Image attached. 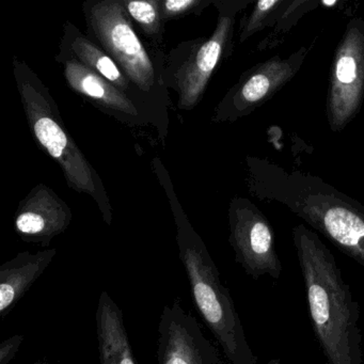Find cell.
Wrapping results in <instances>:
<instances>
[{"mask_svg":"<svg viewBox=\"0 0 364 364\" xmlns=\"http://www.w3.org/2000/svg\"><path fill=\"white\" fill-rule=\"evenodd\" d=\"M246 166L251 195L284 206L364 267V205L299 170L289 171L252 156L247 157Z\"/></svg>","mask_w":364,"mask_h":364,"instance_id":"cell-1","label":"cell"},{"mask_svg":"<svg viewBox=\"0 0 364 364\" xmlns=\"http://www.w3.org/2000/svg\"><path fill=\"white\" fill-rule=\"evenodd\" d=\"M309 315L328 364H362L360 306L345 282L336 257L319 236L304 225L291 231Z\"/></svg>","mask_w":364,"mask_h":364,"instance_id":"cell-2","label":"cell"},{"mask_svg":"<svg viewBox=\"0 0 364 364\" xmlns=\"http://www.w3.org/2000/svg\"><path fill=\"white\" fill-rule=\"evenodd\" d=\"M171 196L176 225L180 259L191 285V297L198 312L232 364H257L244 326L229 289L221 282L220 272L199 234L185 216L173 191L164 182Z\"/></svg>","mask_w":364,"mask_h":364,"instance_id":"cell-3","label":"cell"},{"mask_svg":"<svg viewBox=\"0 0 364 364\" xmlns=\"http://www.w3.org/2000/svg\"><path fill=\"white\" fill-rule=\"evenodd\" d=\"M14 72L33 139L58 164L70 188L90 196L112 225L114 214L103 182L70 135L48 87L24 61L14 58Z\"/></svg>","mask_w":364,"mask_h":364,"instance_id":"cell-4","label":"cell"},{"mask_svg":"<svg viewBox=\"0 0 364 364\" xmlns=\"http://www.w3.org/2000/svg\"><path fill=\"white\" fill-rule=\"evenodd\" d=\"M82 8L89 37L116 61L134 88L144 95H153L159 73L122 0H91Z\"/></svg>","mask_w":364,"mask_h":364,"instance_id":"cell-5","label":"cell"},{"mask_svg":"<svg viewBox=\"0 0 364 364\" xmlns=\"http://www.w3.org/2000/svg\"><path fill=\"white\" fill-rule=\"evenodd\" d=\"M218 10L216 28L208 39L197 40L189 48L188 57L173 75L172 88L178 92L181 110L191 112L203 99L208 82L223 58L232 53L236 18L250 1L216 0Z\"/></svg>","mask_w":364,"mask_h":364,"instance_id":"cell-6","label":"cell"},{"mask_svg":"<svg viewBox=\"0 0 364 364\" xmlns=\"http://www.w3.org/2000/svg\"><path fill=\"white\" fill-rule=\"evenodd\" d=\"M364 100V20L349 21L336 48L326 101L328 124L343 131L359 114Z\"/></svg>","mask_w":364,"mask_h":364,"instance_id":"cell-7","label":"cell"},{"mask_svg":"<svg viewBox=\"0 0 364 364\" xmlns=\"http://www.w3.org/2000/svg\"><path fill=\"white\" fill-rule=\"evenodd\" d=\"M229 242L235 262L253 280L269 276L278 280L282 263L276 249L274 229L255 204L234 197L229 206Z\"/></svg>","mask_w":364,"mask_h":364,"instance_id":"cell-8","label":"cell"},{"mask_svg":"<svg viewBox=\"0 0 364 364\" xmlns=\"http://www.w3.org/2000/svg\"><path fill=\"white\" fill-rule=\"evenodd\" d=\"M309 50L302 46L287 58L276 55L245 72L217 106L213 121L235 122L267 103L295 77Z\"/></svg>","mask_w":364,"mask_h":364,"instance_id":"cell-9","label":"cell"},{"mask_svg":"<svg viewBox=\"0 0 364 364\" xmlns=\"http://www.w3.org/2000/svg\"><path fill=\"white\" fill-rule=\"evenodd\" d=\"M157 331V364H223L216 347L180 302L164 306Z\"/></svg>","mask_w":364,"mask_h":364,"instance_id":"cell-10","label":"cell"},{"mask_svg":"<svg viewBox=\"0 0 364 364\" xmlns=\"http://www.w3.org/2000/svg\"><path fill=\"white\" fill-rule=\"evenodd\" d=\"M72 210L54 189L46 184L33 187L22 200L14 216V230L24 242L50 246L71 225Z\"/></svg>","mask_w":364,"mask_h":364,"instance_id":"cell-11","label":"cell"},{"mask_svg":"<svg viewBox=\"0 0 364 364\" xmlns=\"http://www.w3.org/2000/svg\"><path fill=\"white\" fill-rule=\"evenodd\" d=\"M56 60L63 65L68 86L102 109L118 114L136 124L144 123L139 108L131 97L82 63L65 52H59Z\"/></svg>","mask_w":364,"mask_h":364,"instance_id":"cell-12","label":"cell"},{"mask_svg":"<svg viewBox=\"0 0 364 364\" xmlns=\"http://www.w3.org/2000/svg\"><path fill=\"white\" fill-rule=\"evenodd\" d=\"M57 249L18 253L0 266V317L5 318L56 257Z\"/></svg>","mask_w":364,"mask_h":364,"instance_id":"cell-13","label":"cell"},{"mask_svg":"<svg viewBox=\"0 0 364 364\" xmlns=\"http://www.w3.org/2000/svg\"><path fill=\"white\" fill-rule=\"evenodd\" d=\"M95 323L100 364H137L122 310L106 291L100 295Z\"/></svg>","mask_w":364,"mask_h":364,"instance_id":"cell-14","label":"cell"},{"mask_svg":"<svg viewBox=\"0 0 364 364\" xmlns=\"http://www.w3.org/2000/svg\"><path fill=\"white\" fill-rule=\"evenodd\" d=\"M61 52L77 59L82 65L112 82L123 93L131 97L133 85L129 82L116 61L89 36L84 35L75 25L67 22L63 26Z\"/></svg>","mask_w":364,"mask_h":364,"instance_id":"cell-15","label":"cell"},{"mask_svg":"<svg viewBox=\"0 0 364 364\" xmlns=\"http://www.w3.org/2000/svg\"><path fill=\"white\" fill-rule=\"evenodd\" d=\"M289 3L291 0H261L255 3L252 11L240 24V43H245L267 27H274Z\"/></svg>","mask_w":364,"mask_h":364,"instance_id":"cell-16","label":"cell"},{"mask_svg":"<svg viewBox=\"0 0 364 364\" xmlns=\"http://www.w3.org/2000/svg\"><path fill=\"white\" fill-rule=\"evenodd\" d=\"M125 11L132 22L142 33L154 40H163L164 21L159 0H122Z\"/></svg>","mask_w":364,"mask_h":364,"instance_id":"cell-17","label":"cell"},{"mask_svg":"<svg viewBox=\"0 0 364 364\" xmlns=\"http://www.w3.org/2000/svg\"><path fill=\"white\" fill-rule=\"evenodd\" d=\"M318 5L319 3L317 1H310V0H291L289 7L283 12L277 24L272 27L269 37L266 38L259 43L257 50H267V48H272L278 46L279 36L285 35L291 29V27L296 24L300 16L311 11L313 8Z\"/></svg>","mask_w":364,"mask_h":364,"instance_id":"cell-18","label":"cell"},{"mask_svg":"<svg viewBox=\"0 0 364 364\" xmlns=\"http://www.w3.org/2000/svg\"><path fill=\"white\" fill-rule=\"evenodd\" d=\"M161 14L164 22L178 20L185 16H200L201 12L213 4V0H159Z\"/></svg>","mask_w":364,"mask_h":364,"instance_id":"cell-19","label":"cell"},{"mask_svg":"<svg viewBox=\"0 0 364 364\" xmlns=\"http://www.w3.org/2000/svg\"><path fill=\"white\" fill-rule=\"evenodd\" d=\"M25 341L23 334H14L0 344V364H9L18 355L21 345Z\"/></svg>","mask_w":364,"mask_h":364,"instance_id":"cell-20","label":"cell"},{"mask_svg":"<svg viewBox=\"0 0 364 364\" xmlns=\"http://www.w3.org/2000/svg\"><path fill=\"white\" fill-rule=\"evenodd\" d=\"M267 364H281L280 360H272V361L268 362Z\"/></svg>","mask_w":364,"mask_h":364,"instance_id":"cell-21","label":"cell"},{"mask_svg":"<svg viewBox=\"0 0 364 364\" xmlns=\"http://www.w3.org/2000/svg\"><path fill=\"white\" fill-rule=\"evenodd\" d=\"M31 364H48L46 361H41V360H38V361L33 362Z\"/></svg>","mask_w":364,"mask_h":364,"instance_id":"cell-22","label":"cell"}]
</instances>
